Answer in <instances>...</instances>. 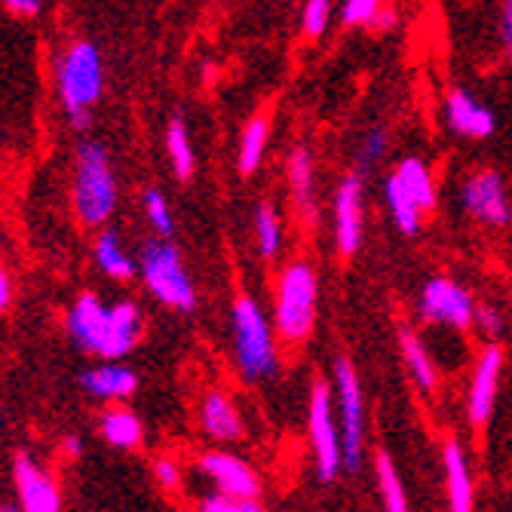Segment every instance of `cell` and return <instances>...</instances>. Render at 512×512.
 <instances>
[{
    "instance_id": "cell-1",
    "label": "cell",
    "mask_w": 512,
    "mask_h": 512,
    "mask_svg": "<svg viewBox=\"0 0 512 512\" xmlns=\"http://www.w3.org/2000/svg\"><path fill=\"white\" fill-rule=\"evenodd\" d=\"M65 332L83 353L102 356L105 362H120L142 341L145 319L132 301L105 307L92 292H83L65 316Z\"/></svg>"
},
{
    "instance_id": "cell-2",
    "label": "cell",
    "mask_w": 512,
    "mask_h": 512,
    "mask_svg": "<svg viewBox=\"0 0 512 512\" xmlns=\"http://www.w3.org/2000/svg\"><path fill=\"white\" fill-rule=\"evenodd\" d=\"M56 86L65 114L74 129H86L92 108L99 105L105 92V65L96 43L77 40L56 62Z\"/></svg>"
},
{
    "instance_id": "cell-3",
    "label": "cell",
    "mask_w": 512,
    "mask_h": 512,
    "mask_svg": "<svg viewBox=\"0 0 512 512\" xmlns=\"http://www.w3.org/2000/svg\"><path fill=\"white\" fill-rule=\"evenodd\" d=\"M319 276L310 261H289L279 270L273 298V329L286 344H304L316 329Z\"/></svg>"
},
{
    "instance_id": "cell-4",
    "label": "cell",
    "mask_w": 512,
    "mask_h": 512,
    "mask_svg": "<svg viewBox=\"0 0 512 512\" xmlns=\"http://www.w3.org/2000/svg\"><path fill=\"white\" fill-rule=\"evenodd\" d=\"M230 325H234V356H237L240 375L246 381L273 378L279 368V353H276V338H273L276 329L264 316L261 304L246 292L237 295Z\"/></svg>"
},
{
    "instance_id": "cell-5",
    "label": "cell",
    "mask_w": 512,
    "mask_h": 512,
    "mask_svg": "<svg viewBox=\"0 0 512 512\" xmlns=\"http://www.w3.org/2000/svg\"><path fill=\"white\" fill-rule=\"evenodd\" d=\"M117 209V178L105 145L83 142L74 160V212L86 227H102Z\"/></svg>"
},
{
    "instance_id": "cell-6",
    "label": "cell",
    "mask_w": 512,
    "mask_h": 512,
    "mask_svg": "<svg viewBox=\"0 0 512 512\" xmlns=\"http://www.w3.org/2000/svg\"><path fill=\"white\" fill-rule=\"evenodd\" d=\"M138 270L145 276V286L148 292L178 310V313H194L197 310V292L188 270H184V261L178 255V249L169 240H154L145 243L142 249V261H138Z\"/></svg>"
},
{
    "instance_id": "cell-7",
    "label": "cell",
    "mask_w": 512,
    "mask_h": 512,
    "mask_svg": "<svg viewBox=\"0 0 512 512\" xmlns=\"http://www.w3.org/2000/svg\"><path fill=\"white\" fill-rule=\"evenodd\" d=\"M307 430H310V448L316 460V476L319 482H332L344 467V451H341V430L335 424L332 387L325 381H313L310 387Z\"/></svg>"
},
{
    "instance_id": "cell-8",
    "label": "cell",
    "mask_w": 512,
    "mask_h": 512,
    "mask_svg": "<svg viewBox=\"0 0 512 512\" xmlns=\"http://www.w3.org/2000/svg\"><path fill=\"white\" fill-rule=\"evenodd\" d=\"M335 393L341 411V451H344V470L356 473L362 467L365 451V399L356 378V368L350 359H335Z\"/></svg>"
},
{
    "instance_id": "cell-9",
    "label": "cell",
    "mask_w": 512,
    "mask_h": 512,
    "mask_svg": "<svg viewBox=\"0 0 512 512\" xmlns=\"http://www.w3.org/2000/svg\"><path fill=\"white\" fill-rule=\"evenodd\" d=\"M460 206L473 221L488 227H506L512 221V206L506 194V181L497 169H473L460 184Z\"/></svg>"
},
{
    "instance_id": "cell-10",
    "label": "cell",
    "mask_w": 512,
    "mask_h": 512,
    "mask_svg": "<svg viewBox=\"0 0 512 512\" xmlns=\"http://www.w3.org/2000/svg\"><path fill=\"white\" fill-rule=\"evenodd\" d=\"M417 313L427 322L448 325V329H470L476 322V301L460 283L448 276H433L421 289V301H417Z\"/></svg>"
},
{
    "instance_id": "cell-11",
    "label": "cell",
    "mask_w": 512,
    "mask_h": 512,
    "mask_svg": "<svg viewBox=\"0 0 512 512\" xmlns=\"http://www.w3.org/2000/svg\"><path fill=\"white\" fill-rule=\"evenodd\" d=\"M200 470L221 494H230V497H258L261 494V479L252 470V463L237 454H230V451H206L200 457Z\"/></svg>"
},
{
    "instance_id": "cell-12",
    "label": "cell",
    "mask_w": 512,
    "mask_h": 512,
    "mask_svg": "<svg viewBox=\"0 0 512 512\" xmlns=\"http://www.w3.org/2000/svg\"><path fill=\"white\" fill-rule=\"evenodd\" d=\"M362 246V178L350 172L335 188V249L350 258Z\"/></svg>"
},
{
    "instance_id": "cell-13",
    "label": "cell",
    "mask_w": 512,
    "mask_h": 512,
    "mask_svg": "<svg viewBox=\"0 0 512 512\" xmlns=\"http://www.w3.org/2000/svg\"><path fill=\"white\" fill-rule=\"evenodd\" d=\"M13 479L22 500V512H62V494L53 476H46L31 454L19 451L13 457Z\"/></svg>"
},
{
    "instance_id": "cell-14",
    "label": "cell",
    "mask_w": 512,
    "mask_h": 512,
    "mask_svg": "<svg viewBox=\"0 0 512 512\" xmlns=\"http://www.w3.org/2000/svg\"><path fill=\"white\" fill-rule=\"evenodd\" d=\"M500 371H503V350L497 344H488L476 362L473 384H470V399H467V414L473 427H485L497 405V390H500Z\"/></svg>"
},
{
    "instance_id": "cell-15",
    "label": "cell",
    "mask_w": 512,
    "mask_h": 512,
    "mask_svg": "<svg viewBox=\"0 0 512 512\" xmlns=\"http://www.w3.org/2000/svg\"><path fill=\"white\" fill-rule=\"evenodd\" d=\"M445 120L454 135L473 138V142H482V138L494 135L497 129L494 111L485 108L467 89H451L445 96Z\"/></svg>"
},
{
    "instance_id": "cell-16",
    "label": "cell",
    "mask_w": 512,
    "mask_h": 512,
    "mask_svg": "<svg viewBox=\"0 0 512 512\" xmlns=\"http://www.w3.org/2000/svg\"><path fill=\"white\" fill-rule=\"evenodd\" d=\"M286 178H289V194H292V209L301 218V224H313L319 218L316 209V169H313V154L307 145H295L289 160H286Z\"/></svg>"
},
{
    "instance_id": "cell-17",
    "label": "cell",
    "mask_w": 512,
    "mask_h": 512,
    "mask_svg": "<svg viewBox=\"0 0 512 512\" xmlns=\"http://www.w3.org/2000/svg\"><path fill=\"white\" fill-rule=\"evenodd\" d=\"M80 387L83 393L96 396V399H111V402H123L138 390V375L132 368H126L123 362H102L96 368H86L80 375Z\"/></svg>"
},
{
    "instance_id": "cell-18",
    "label": "cell",
    "mask_w": 512,
    "mask_h": 512,
    "mask_svg": "<svg viewBox=\"0 0 512 512\" xmlns=\"http://www.w3.org/2000/svg\"><path fill=\"white\" fill-rule=\"evenodd\" d=\"M200 427L215 442H237L243 436V430H246L240 408L234 405V399H230L224 390L206 393V399L200 405Z\"/></svg>"
},
{
    "instance_id": "cell-19",
    "label": "cell",
    "mask_w": 512,
    "mask_h": 512,
    "mask_svg": "<svg viewBox=\"0 0 512 512\" xmlns=\"http://www.w3.org/2000/svg\"><path fill=\"white\" fill-rule=\"evenodd\" d=\"M442 467H445V488H448V506L451 512H473V476H470V460L463 448L448 439L442 448Z\"/></svg>"
},
{
    "instance_id": "cell-20",
    "label": "cell",
    "mask_w": 512,
    "mask_h": 512,
    "mask_svg": "<svg viewBox=\"0 0 512 512\" xmlns=\"http://www.w3.org/2000/svg\"><path fill=\"white\" fill-rule=\"evenodd\" d=\"M396 181L402 184V191L421 206L424 215H430L439 203V191H436V181H433V172L430 166L421 160V157H405L399 166H396Z\"/></svg>"
},
{
    "instance_id": "cell-21",
    "label": "cell",
    "mask_w": 512,
    "mask_h": 512,
    "mask_svg": "<svg viewBox=\"0 0 512 512\" xmlns=\"http://www.w3.org/2000/svg\"><path fill=\"white\" fill-rule=\"evenodd\" d=\"M399 350H402L405 368H408L411 381L417 384V390H421V393H433L436 384H439V371H436V365H433L424 341L417 338V332L408 329V325H402V329H399Z\"/></svg>"
},
{
    "instance_id": "cell-22",
    "label": "cell",
    "mask_w": 512,
    "mask_h": 512,
    "mask_svg": "<svg viewBox=\"0 0 512 512\" xmlns=\"http://www.w3.org/2000/svg\"><path fill=\"white\" fill-rule=\"evenodd\" d=\"M267 145H270V117L267 114H255L243 132H240V148H237V172L243 178H252L261 163H264V154H267Z\"/></svg>"
},
{
    "instance_id": "cell-23",
    "label": "cell",
    "mask_w": 512,
    "mask_h": 512,
    "mask_svg": "<svg viewBox=\"0 0 512 512\" xmlns=\"http://www.w3.org/2000/svg\"><path fill=\"white\" fill-rule=\"evenodd\" d=\"M384 203H387V212L393 218V224L399 227V234L405 237H417L421 234V227H424V212L421 206H417L405 191H402V184L396 181V175H390L384 181Z\"/></svg>"
},
{
    "instance_id": "cell-24",
    "label": "cell",
    "mask_w": 512,
    "mask_h": 512,
    "mask_svg": "<svg viewBox=\"0 0 512 512\" xmlns=\"http://www.w3.org/2000/svg\"><path fill=\"white\" fill-rule=\"evenodd\" d=\"M102 436L111 448H138L142 445V436H145V427L138 421V414L129 411V408H108L102 414Z\"/></svg>"
},
{
    "instance_id": "cell-25",
    "label": "cell",
    "mask_w": 512,
    "mask_h": 512,
    "mask_svg": "<svg viewBox=\"0 0 512 512\" xmlns=\"http://www.w3.org/2000/svg\"><path fill=\"white\" fill-rule=\"evenodd\" d=\"M92 255H96V264L105 276L111 279H132L138 273L135 261L126 255L123 243H120V234L117 230H102V234L96 237V249H92Z\"/></svg>"
},
{
    "instance_id": "cell-26",
    "label": "cell",
    "mask_w": 512,
    "mask_h": 512,
    "mask_svg": "<svg viewBox=\"0 0 512 512\" xmlns=\"http://www.w3.org/2000/svg\"><path fill=\"white\" fill-rule=\"evenodd\" d=\"M166 157H169V166L172 172L188 181L197 169V154H194V145H191V135H188V126H184L181 117H172L169 126H166Z\"/></svg>"
},
{
    "instance_id": "cell-27",
    "label": "cell",
    "mask_w": 512,
    "mask_h": 512,
    "mask_svg": "<svg viewBox=\"0 0 512 512\" xmlns=\"http://www.w3.org/2000/svg\"><path fill=\"white\" fill-rule=\"evenodd\" d=\"M255 243L264 261H273L283 252V218H279L273 200H261L255 209Z\"/></svg>"
},
{
    "instance_id": "cell-28",
    "label": "cell",
    "mask_w": 512,
    "mask_h": 512,
    "mask_svg": "<svg viewBox=\"0 0 512 512\" xmlns=\"http://www.w3.org/2000/svg\"><path fill=\"white\" fill-rule=\"evenodd\" d=\"M375 473H378V491H381V506L384 512H408V497H405V485L399 479V470L390 457V451H378L375 454Z\"/></svg>"
},
{
    "instance_id": "cell-29",
    "label": "cell",
    "mask_w": 512,
    "mask_h": 512,
    "mask_svg": "<svg viewBox=\"0 0 512 512\" xmlns=\"http://www.w3.org/2000/svg\"><path fill=\"white\" fill-rule=\"evenodd\" d=\"M390 151V129L387 126H371V129H365V135H362V142H359V148H356V172H368V169H375L381 160H384V154Z\"/></svg>"
},
{
    "instance_id": "cell-30",
    "label": "cell",
    "mask_w": 512,
    "mask_h": 512,
    "mask_svg": "<svg viewBox=\"0 0 512 512\" xmlns=\"http://www.w3.org/2000/svg\"><path fill=\"white\" fill-rule=\"evenodd\" d=\"M142 206H145V215H148L151 227L160 234V240H169V237L175 234V221H172L169 200H166L157 188H148L145 197H142Z\"/></svg>"
},
{
    "instance_id": "cell-31",
    "label": "cell",
    "mask_w": 512,
    "mask_h": 512,
    "mask_svg": "<svg viewBox=\"0 0 512 512\" xmlns=\"http://www.w3.org/2000/svg\"><path fill=\"white\" fill-rule=\"evenodd\" d=\"M332 25V0H307L301 13V31L307 40H319Z\"/></svg>"
},
{
    "instance_id": "cell-32",
    "label": "cell",
    "mask_w": 512,
    "mask_h": 512,
    "mask_svg": "<svg viewBox=\"0 0 512 512\" xmlns=\"http://www.w3.org/2000/svg\"><path fill=\"white\" fill-rule=\"evenodd\" d=\"M197 512H267L258 497H230V494H209L200 500Z\"/></svg>"
},
{
    "instance_id": "cell-33",
    "label": "cell",
    "mask_w": 512,
    "mask_h": 512,
    "mask_svg": "<svg viewBox=\"0 0 512 512\" xmlns=\"http://www.w3.org/2000/svg\"><path fill=\"white\" fill-rule=\"evenodd\" d=\"M384 7V0H344L341 10V22L347 28H359V25H371L375 13Z\"/></svg>"
},
{
    "instance_id": "cell-34",
    "label": "cell",
    "mask_w": 512,
    "mask_h": 512,
    "mask_svg": "<svg viewBox=\"0 0 512 512\" xmlns=\"http://www.w3.org/2000/svg\"><path fill=\"white\" fill-rule=\"evenodd\" d=\"M473 325L485 338H497L503 332V316L494 304H476V322Z\"/></svg>"
},
{
    "instance_id": "cell-35",
    "label": "cell",
    "mask_w": 512,
    "mask_h": 512,
    "mask_svg": "<svg viewBox=\"0 0 512 512\" xmlns=\"http://www.w3.org/2000/svg\"><path fill=\"white\" fill-rule=\"evenodd\" d=\"M154 479L160 482V488L175 491L181 485V467L175 457H157L154 460Z\"/></svg>"
},
{
    "instance_id": "cell-36",
    "label": "cell",
    "mask_w": 512,
    "mask_h": 512,
    "mask_svg": "<svg viewBox=\"0 0 512 512\" xmlns=\"http://www.w3.org/2000/svg\"><path fill=\"white\" fill-rule=\"evenodd\" d=\"M500 40H503V53L512 62V0H503V16H500Z\"/></svg>"
},
{
    "instance_id": "cell-37",
    "label": "cell",
    "mask_w": 512,
    "mask_h": 512,
    "mask_svg": "<svg viewBox=\"0 0 512 512\" xmlns=\"http://www.w3.org/2000/svg\"><path fill=\"white\" fill-rule=\"evenodd\" d=\"M396 22H399V13H396V7H381L378 13H375V19H371V25L368 28H375V31H390V28H396Z\"/></svg>"
},
{
    "instance_id": "cell-38",
    "label": "cell",
    "mask_w": 512,
    "mask_h": 512,
    "mask_svg": "<svg viewBox=\"0 0 512 512\" xmlns=\"http://www.w3.org/2000/svg\"><path fill=\"white\" fill-rule=\"evenodd\" d=\"M10 304H13V279H10L7 267L0 264V313H7Z\"/></svg>"
},
{
    "instance_id": "cell-39",
    "label": "cell",
    "mask_w": 512,
    "mask_h": 512,
    "mask_svg": "<svg viewBox=\"0 0 512 512\" xmlns=\"http://www.w3.org/2000/svg\"><path fill=\"white\" fill-rule=\"evenodd\" d=\"M4 4L16 16H37L40 13V0H4Z\"/></svg>"
},
{
    "instance_id": "cell-40",
    "label": "cell",
    "mask_w": 512,
    "mask_h": 512,
    "mask_svg": "<svg viewBox=\"0 0 512 512\" xmlns=\"http://www.w3.org/2000/svg\"><path fill=\"white\" fill-rule=\"evenodd\" d=\"M65 454L68 457H80L83 454V439L80 436H68L65 439Z\"/></svg>"
},
{
    "instance_id": "cell-41",
    "label": "cell",
    "mask_w": 512,
    "mask_h": 512,
    "mask_svg": "<svg viewBox=\"0 0 512 512\" xmlns=\"http://www.w3.org/2000/svg\"><path fill=\"white\" fill-rule=\"evenodd\" d=\"M0 512H22V509H16V506H0Z\"/></svg>"
},
{
    "instance_id": "cell-42",
    "label": "cell",
    "mask_w": 512,
    "mask_h": 512,
    "mask_svg": "<svg viewBox=\"0 0 512 512\" xmlns=\"http://www.w3.org/2000/svg\"><path fill=\"white\" fill-rule=\"evenodd\" d=\"M0 427H4V414H0Z\"/></svg>"
}]
</instances>
